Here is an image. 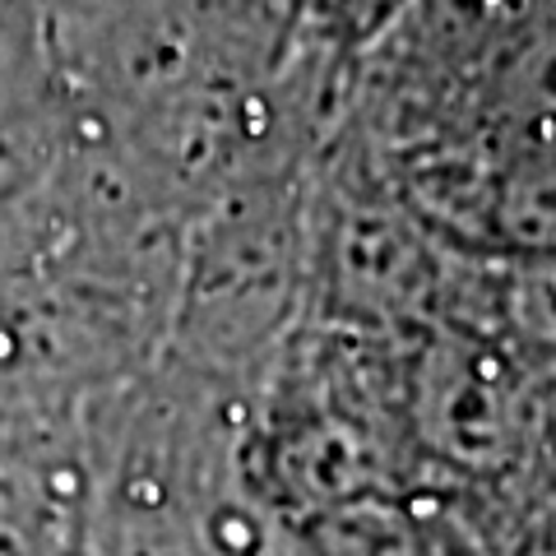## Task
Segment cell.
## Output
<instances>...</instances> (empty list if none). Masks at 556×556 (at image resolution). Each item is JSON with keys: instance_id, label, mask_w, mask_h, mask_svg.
I'll return each mask as SVG.
<instances>
[{"instance_id": "obj_1", "label": "cell", "mask_w": 556, "mask_h": 556, "mask_svg": "<svg viewBox=\"0 0 556 556\" xmlns=\"http://www.w3.org/2000/svg\"><path fill=\"white\" fill-rule=\"evenodd\" d=\"M413 417L431 450L486 473L525 455L529 376H515V362L496 339L455 329L417 367Z\"/></svg>"}]
</instances>
